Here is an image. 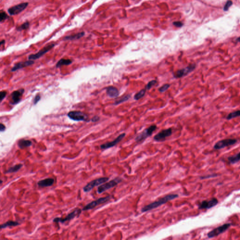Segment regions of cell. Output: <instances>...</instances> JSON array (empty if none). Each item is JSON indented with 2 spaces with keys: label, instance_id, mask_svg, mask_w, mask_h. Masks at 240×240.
<instances>
[{
  "label": "cell",
  "instance_id": "83f0119b",
  "mask_svg": "<svg viewBox=\"0 0 240 240\" xmlns=\"http://www.w3.org/2000/svg\"><path fill=\"white\" fill-rule=\"evenodd\" d=\"M239 116H240V110L230 113V114H228L226 118L228 120H230Z\"/></svg>",
  "mask_w": 240,
  "mask_h": 240
},
{
  "label": "cell",
  "instance_id": "7a4b0ae2",
  "mask_svg": "<svg viewBox=\"0 0 240 240\" xmlns=\"http://www.w3.org/2000/svg\"><path fill=\"white\" fill-rule=\"evenodd\" d=\"M122 182V179L121 177H118L113 179L108 182L104 183V184L101 185L98 188L97 191L99 194H101L106 191H108L110 189L114 188L119 183H121Z\"/></svg>",
  "mask_w": 240,
  "mask_h": 240
},
{
  "label": "cell",
  "instance_id": "d6986e66",
  "mask_svg": "<svg viewBox=\"0 0 240 240\" xmlns=\"http://www.w3.org/2000/svg\"><path fill=\"white\" fill-rule=\"evenodd\" d=\"M54 182H55V180L53 178H47L39 181L37 183V184L39 187H42V188L50 187L53 184Z\"/></svg>",
  "mask_w": 240,
  "mask_h": 240
},
{
  "label": "cell",
  "instance_id": "7c38bea8",
  "mask_svg": "<svg viewBox=\"0 0 240 240\" xmlns=\"http://www.w3.org/2000/svg\"><path fill=\"white\" fill-rule=\"evenodd\" d=\"M28 5V3H22L8 8V11L10 15H16L24 11L27 8Z\"/></svg>",
  "mask_w": 240,
  "mask_h": 240
},
{
  "label": "cell",
  "instance_id": "52a82bcc",
  "mask_svg": "<svg viewBox=\"0 0 240 240\" xmlns=\"http://www.w3.org/2000/svg\"><path fill=\"white\" fill-rule=\"evenodd\" d=\"M231 226H232V224L228 223L224 224L222 226H219L218 227L214 228L211 231L209 232L207 234V236L209 238H212L218 236L227 230Z\"/></svg>",
  "mask_w": 240,
  "mask_h": 240
},
{
  "label": "cell",
  "instance_id": "74e56055",
  "mask_svg": "<svg viewBox=\"0 0 240 240\" xmlns=\"http://www.w3.org/2000/svg\"><path fill=\"white\" fill-rule=\"evenodd\" d=\"M5 129H6L5 126L3 123H1V124H0V131L1 132H3V131H5Z\"/></svg>",
  "mask_w": 240,
  "mask_h": 240
},
{
  "label": "cell",
  "instance_id": "cb8c5ba5",
  "mask_svg": "<svg viewBox=\"0 0 240 240\" xmlns=\"http://www.w3.org/2000/svg\"><path fill=\"white\" fill-rule=\"evenodd\" d=\"M19 225V223L17 221H8L5 223L1 225L0 228L1 229H4L8 227H15V226H18Z\"/></svg>",
  "mask_w": 240,
  "mask_h": 240
},
{
  "label": "cell",
  "instance_id": "d590c367",
  "mask_svg": "<svg viewBox=\"0 0 240 240\" xmlns=\"http://www.w3.org/2000/svg\"><path fill=\"white\" fill-rule=\"evenodd\" d=\"M173 24L177 27H182L183 25V24L181 22H175Z\"/></svg>",
  "mask_w": 240,
  "mask_h": 240
},
{
  "label": "cell",
  "instance_id": "4fadbf2b",
  "mask_svg": "<svg viewBox=\"0 0 240 240\" xmlns=\"http://www.w3.org/2000/svg\"><path fill=\"white\" fill-rule=\"evenodd\" d=\"M172 132L173 131L171 128L164 130L158 132L157 134H156L155 136L154 137L153 139L157 142L164 141L166 138L171 136Z\"/></svg>",
  "mask_w": 240,
  "mask_h": 240
},
{
  "label": "cell",
  "instance_id": "ab89813d",
  "mask_svg": "<svg viewBox=\"0 0 240 240\" xmlns=\"http://www.w3.org/2000/svg\"><path fill=\"white\" fill-rule=\"evenodd\" d=\"M5 42V41L4 40H2L1 41V45H2V44H4Z\"/></svg>",
  "mask_w": 240,
  "mask_h": 240
},
{
  "label": "cell",
  "instance_id": "d6a6232c",
  "mask_svg": "<svg viewBox=\"0 0 240 240\" xmlns=\"http://www.w3.org/2000/svg\"><path fill=\"white\" fill-rule=\"evenodd\" d=\"M233 5V2L230 0L228 1L226 3V4L224 7V11H227L229 10V8L231 6Z\"/></svg>",
  "mask_w": 240,
  "mask_h": 240
},
{
  "label": "cell",
  "instance_id": "ffe728a7",
  "mask_svg": "<svg viewBox=\"0 0 240 240\" xmlns=\"http://www.w3.org/2000/svg\"><path fill=\"white\" fill-rule=\"evenodd\" d=\"M85 34V33L84 32H79V33L75 34L70 35L64 37V40H74L76 39H79L80 38L83 37Z\"/></svg>",
  "mask_w": 240,
  "mask_h": 240
},
{
  "label": "cell",
  "instance_id": "8992f818",
  "mask_svg": "<svg viewBox=\"0 0 240 240\" xmlns=\"http://www.w3.org/2000/svg\"><path fill=\"white\" fill-rule=\"evenodd\" d=\"M82 210L80 208H77L74 210L73 212L69 213L66 217H65L64 218H56L53 219V222L58 223L60 222L63 223L66 221H70V220H73L75 217L78 218L80 216L81 213H82Z\"/></svg>",
  "mask_w": 240,
  "mask_h": 240
},
{
  "label": "cell",
  "instance_id": "30bf717a",
  "mask_svg": "<svg viewBox=\"0 0 240 240\" xmlns=\"http://www.w3.org/2000/svg\"><path fill=\"white\" fill-rule=\"evenodd\" d=\"M68 116L70 119L76 121H87L88 117L87 114L77 111H70L68 114Z\"/></svg>",
  "mask_w": 240,
  "mask_h": 240
},
{
  "label": "cell",
  "instance_id": "8fae6325",
  "mask_svg": "<svg viewBox=\"0 0 240 240\" xmlns=\"http://www.w3.org/2000/svg\"><path fill=\"white\" fill-rule=\"evenodd\" d=\"M237 142L236 139H225L221 140L217 142L214 146V149L215 150H220L225 148L226 147L233 146Z\"/></svg>",
  "mask_w": 240,
  "mask_h": 240
},
{
  "label": "cell",
  "instance_id": "f35d334b",
  "mask_svg": "<svg viewBox=\"0 0 240 240\" xmlns=\"http://www.w3.org/2000/svg\"><path fill=\"white\" fill-rule=\"evenodd\" d=\"M236 42H240V37L236 39Z\"/></svg>",
  "mask_w": 240,
  "mask_h": 240
},
{
  "label": "cell",
  "instance_id": "5b68a950",
  "mask_svg": "<svg viewBox=\"0 0 240 240\" xmlns=\"http://www.w3.org/2000/svg\"><path fill=\"white\" fill-rule=\"evenodd\" d=\"M112 198L111 196H108L103 197V198H99L97 200L92 201L91 202L88 203L87 205L84 206L82 209V210L85 211V210H92L95 208L96 206L102 204V203H105Z\"/></svg>",
  "mask_w": 240,
  "mask_h": 240
},
{
  "label": "cell",
  "instance_id": "9a60e30c",
  "mask_svg": "<svg viewBox=\"0 0 240 240\" xmlns=\"http://www.w3.org/2000/svg\"><path fill=\"white\" fill-rule=\"evenodd\" d=\"M218 203V200L216 198H213L210 200L203 201L199 205V209H209L214 207Z\"/></svg>",
  "mask_w": 240,
  "mask_h": 240
},
{
  "label": "cell",
  "instance_id": "4316f807",
  "mask_svg": "<svg viewBox=\"0 0 240 240\" xmlns=\"http://www.w3.org/2000/svg\"><path fill=\"white\" fill-rule=\"evenodd\" d=\"M130 97H131V95L130 94L126 95L125 96H123L121 99H120L118 100L115 101V103H114V105H119V104L123 103L124 102L126 101H128L130 98Z\"/></svg>",
  "mask_w": 240,
  "mask_h": 240
},
{
  "label": "cell",
  "instance_id": "ac0fdd59",
  "mask_svg": "<svg viewBox=\"0 0 240 240\" xmlns=\"http://www.w3.org/2000/svg\"><path fill=\"white\" fill-rule=\"evenodd\" d=\"M106 92L108 96L112 98H117L118 97L120 94L117 88L112 86H110L106 88Z\"/></svg>",
  "mask_w": 240,
  "mask_h": 240
},
{
  "label": "cell",
  "instance_id": "4dcf8cb0",
  "mask_svg": "<svg viewBox=\"0 0 240 240\" xmlns=\"http://www.w3.org/2000/svg\"><path fill=\"white\" fill-rule=\"evenodd\" d=\"M157 81L156 80H153L151 81L150 82H148V84H147L146 89V90H150V89H151L152 87H153L154 85L157 84Z\"/></svg>",
  "mask_w": 240,
  "mask_h": 240
},
{
  "label": "cell",
  "instance_id": "e0dca14e",
  "mask_svg": "<svg viewBox=\"0 0 240 240\" xmlns=\"http://www.w3.org/2000/svg\"><path fill=\"white\" fill-rule=\"evenodd\" d=\"M34 62L33 60H30L27 61H25V62H20V63H17L12 68L11 70V71L12 72H14V71H17L18 70L22 69L24 68L31 66V65L34 64Z\"/></svg>",
  "mask_w": 240,
  "mask_h": 240
},
{
  "label": "cell",
  "instance_id": "d4e9b609",
  "mask_svg": "<svg viewBox=\"0 0 240 240\" xmlns=\"http://www.w3.org/2000/svg\"><path fill=\"white\" fill-rule=\"evenodd\" d=\"M23 166V165L22 164H20L15 165L14 166H13V167H10V168H8V170L6 172V173H12L17 172L18 171H19L22 168Z\"/></svg>",
  "mask_w": 240,
  "mask_h": 240
},
{
  "label": "cell",
  "instance_id": "e575fe53",
  "mask_svg": "<svg viewBox=\"0 0 240 240\" xmlns=\"http://www.w3.org/2000/svg\"><path fill=\"white\" fill-rule=\"evenodd\" d=\"M40 99H41V97H40V95H36V96L35 97L34 99V101H33L34 104H35V105L37 104L38 102L40 101Z\"/></svg>",
  "mask_w": 240,
  "mask_h": 240
},
{
  "label": "cell",
  "instance_id": "8d00e7d4",
  "mask_svg": "<svg viewBox=\"0 0 240 240\" xmlns=\"http://www.w3.org/2000/svg\"><path fill=\"white\" fill-rule=\"evenodd\" d=\"M99 117L98 116H95L91 119V122H97L99 121Z\"/></svg>",
  "mask_w": 240,
  "mask_h": 240
},
{
  "label": "cell",
  "instance_id": "60d3db41",
  "mask_svg": "<svg viewBox=\"0 0 240 240\" xmlns=\"http://www.w3.org/2000/svg\"><path fill=\"white\" fill-rule=\"evenodd\" d=\"M1 184L2 182H3V181H2V180H1Z\"/></svg>",
  "mask_w": 240,
  "mask_h": 240
},
{
  "label": "cell",
  "instance_id": "5bb4252c",
  "mask_svg": "<svg viewBox=\"0 0 240 240\" xmlns=\"http://www.w3.org/2000/svg\"><path fill=\"white\" fill-rule=\"evenodd\" d=\"M125 133H123L120 134L113 141H111V142H108L106 143L101 144L100 146L101 149L102 150H106V149L113 147L116 146V144H118L119 142H121L122 140L123 139V138L125 137Z\"/></svg>",
  "mask_w": 240,
  "mask_h": 240
},
{
  "label": "cell",
  "instance_id": "484cf974",
  "mask_svg": "<svg viewBox=\"0 0 240 240\" xmlns=\"http://www.w3.org/2000/svg\"><path fill=\"white\" fill-rule=\"evenodd\" d=\"M146 89L145 88V89H142L139 91L137 92L134 95V99L136 100V101H138L139 99H141L143 97H144V95L146 94Z\"/></svg>",
  "mask_w": 240,
  "mask_h": 240
},
{
  "label": "cell",
  "instance_id": "7402d4cb",
  "mask_svg": "<svg viewBox=\"0 0 240 240\" xmlns=\"http://www.w3.org/2000/svg\"><path fill=\"white\" fill-rule=\"evenodd\" d=\"M228 161L231 164H234L240 160V152L235 155L230 156L228 158Z\"/></svg>",
  "mask_w": 240,
  "mask_h": 240
},
{
  "label": "cell",
  "instance_id": "3957f363",
  "mask_svg": "<svg viewBox=\"0 0 240 240\" xmlns=\"http://www.w3.org/2000/svg\"><path fill=\"white\" fill-rule=\"evenodd\" d=\"M109 179V178L104 177L99 178L92 180L84 187L83 191L85 192H88L91 191L95 187L98 186L102 184L103 183H105L106 182H108Z\"/></svg>",
  "mask_w": 240,
  "mask_h": 240
},
{
  "label": "cell",
  "instance_id": "f1b7e54d",
  "mask_svg": "<svg viewBox=\"0 0 240 240\" xmlns=\"http://www.w3.org/2000/svg\"><path fill=\"white\" fill-rule=\"evenodd\" d=\"M29 25H30L29 23L28 22H25V23L21 25L19 27H18L17 29V30H18V31H22V30H26V29H27L29 27Z\"/></svg>",
  "mask_w": 240,
  "mask_h": 240
},
{
  "label": "cell",
  "instance_id": "1f68e13d",
  "mask_svg": "<svg viewBox=\"0 0 240 240\" xmlns=\"http://www.w3.org/2000/svg\"><path fill=\"white\" fill-rule=\"evenodd\" d=\"M170 87V85L169 84H165L164 85H163V86L160 87L159 88L158 91H159L160 92H161V93L164 92L165 91H166Z\"/></svg>",
  "mask_w": 240,
  "mask_h": 240
},
{
  "label": "cell",
  "instance_id": "277c9868",
  "mask_svg": "<svg viewBox=\"0 0 240 240\" xmlns=\"http://www.w3.org/2000/svg\"><path fill=\"white\" fill-rule=\"evenodd\" d=\"M157 126L156 125H152L148 128L145 129L143 132L140 133L135 138V141L137 142H140L144 141L147 137L151 136L154 131L157 129Z\"/></svg>",
  "mask_w": 240,
  "mask_h": 240
},
{
  "label": "cell",
  "instance_id": "2e32d148",
  "mask_svg": "<svg viewBox=\"0 0 240 240\" xmlns=\"http://www.w3.org/2000/svg\"><path fill=\"white\" fill-rule=\"evenodd\" d=\"M24 91L25 90L24 89H20L13 91L11 94V104L15 105L19 103L21 99Z\"/></svg>",
  "mask_w": 240,
  "mask_h": 240
},
{
  "label": "cell",
  "instance_id": "f546056e",
  "mask_svg": "<svg viewBox=\"0 0 240 240\" xmlns=\"http://www.w3.org/2000/svg\"><path fill=\"white\" fill-rule=\"evenodd\" d=\"M8 18V15L4 11H1L0 13V21L2 23Z\"/></svg>",
  "mask_w": 240,
  "mask_h": 240
},
{
  "label": "cell",
  "instance_id": "603a6c76",
  "mask_svg": "<svg viewBox=\"0 0 240 240\" xmlns=\"http://www.w3.org/2000/svg\"><path fill=\"white\" fill-rule=\"evenodd\" d=\"M72 63V60L70 59H62L58 61L57 64L56 65V67L57 68H60L63 65H68L71 64Z\"/></svg>",
  "mask_w": 240,
  "mask_h": 240
},
{
  "label": "cell",
  "instance_id": "44dd1931",
  "mask_svg": "<svg viewBox=\"0 0 240 240\" xmlns=\"http://www.w3.org/2000/svg\"><path fill=\"white\" fill-rule=\"evenodd\" d=\"M18 144L20 149H24L26 147L31 146L32 145V142L29 140L22 139L18 142Z\"/></svg>",
  "mask_w": 240,
  "mask_h": 240
},
{
  "label": "cell",
  "instance_id": "6da1fadb",
  "mask_svg": "<svg viewBox=\"0 0 240 240\" xmlns=\"http://www.w3.org/2000/svg\"><path fill=\"white\" fill-rule=\"evenodd\" d=\"M178 196V195L177 194H169L168 195L165 196L163 198L144 206L141 209V212L145 213V212H148L150 210L154 209L155 208L160 207V206L164 205L165 203H167V202H168L171 200L175 199Z\"/></svg>",
  "mask_w": 240,
  "mask_h": 240
},
{
  "label": "cell",
  "instance_id": "836d02e7",
  "mask_svg": "<svg viewBox=\"0 0 240 240\" xmlns=\"http://www.w3.org/2000/svg\"><path fill=\"white\" fill-rule=\"evenodd\" d=\"M7 95V92L6 91H1L0 92V99L1 102L3 101V99L5 98Z\"/></svg>",
  "mask_w": 240,
  "mask_h": 240
},
{
  "label": "cell",
  "instance_id": "9c48e42d",
  "mask_svg": "<svg viewBox=\"0 0 240 240\" xmlns=\"http://www.w3.org/2000/svg\"><path fill=\"white\" fill-rule=\"evenodd\" d=\"M56 44L55 43H51V44L47 45L46 46L43 47L40 51L35 54H32L29 56L28 59L30 60H35L38 59H39L40 57L42 56L43 55H45L46 53L49 51L51 49H53L55 46Z\"/></svg>",
  "mask_w": 240,
  "mask_h": 240
},
{
  "label": "cell",
  "instance_id": "ba28073f",
  "mask_svg": "<svg viewBox=\"0 0 240 240\" xmlns=\"http://www.w3.org/2000/svg\"><path fill=\"white\" fill-rule=\"evenodd\" d=\"M196 67L195 63H192L189 64L186 67L178 70L174 74V77L175 78H180L183 77L185 76H187V75L190 73L194 70Z\"/></svg>",
  "mask_w": 240,
  "mask_h": 240
}]
</instances>
